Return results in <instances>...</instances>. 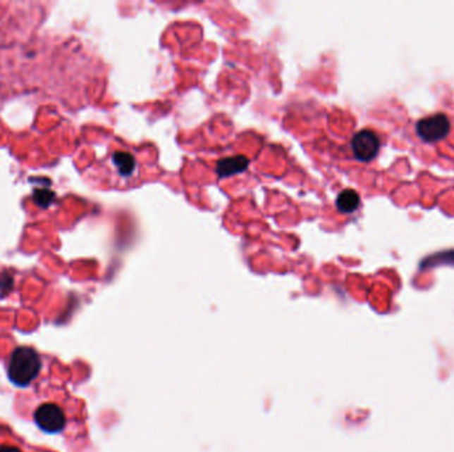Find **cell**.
Returning <instances> with one entry per match:
<instances>
[{"instance_id":"obj_1","label":"cell","mask_w":454,"mask_h":452,"mask_svg":"<svg viewBox=\"0 0 454 452\" xmlns=\"http://www.w3.org/2000/svg\"><path fill=\"white\" fill-rule=\"evenodd\" d=\"M42 370L40 356L34 348L20 346L12 353L8 363V378L12 384L25 387L34 381Z\"/></svg>"},{"instance_id":"obj_2","label":"cell","mask_w":454,"mask_h":452,"mask_svg":"<svg viewBox=\"0 0 454 452\" xmlns=\"http://www.w3.org/2000/svg\"><path fill=\"white\" fill-rule=\"evenodd\" d=\"M450 121L448 115L443 113H436L421 118L416 124V133L427 144L440 142L449 136Z\"/></svg>"},{"instance_id":"obj_3","label":"cell","mask_w":454,"mask_h":452,"mask_svg":"<svg viewBox=\"0 0 454 452\" xmlns=\"http://www.w3.org/2000/svg\"><path fill=\"white\" fill-rule=\"evenodd\" d=\"M35 423L47 434H57L66 427V414L55 403H44L35 411Z\"/></svg>"},{"instance_id":"obj_4","label":"cell","mask_w":454,"mask_h":452,"mask_svg":"<svg viewBox=\"0 0 454 452\" xmlns=\"http://www.w3.org/2000/svg\"><path fill=\"white\" fill-rule=\"evenodd\" d=\"M355 158L360 162H369L376 158L380 151V138L375 132L364 129L357 132L351 141Z\"/></svg>"},{"instance_id":"obj_5","label":"cell","mask_w":454,"mask_h":452,"mask_svg":"<svg viewBox=\"0 0 454 452\" xmlns=\"http://www.w3.org/2000/svg\"><path fill=\"white\" fill-rule=\"evenodd\" d=\"M249 166V159L246 157H228L226 159H221L216 163V174L221 178H226L235 175L238 172H242L247 169Z\"/></svg>"},{"instance_id":"obj_6","label":"cell","mask_w":454,"mask_h":452,"mask_svg":"<svg viewBox=\"0 0 454 452\" xmlns=\"http://www.w3.org/2000/svg\"><path fill=\"white\" fill-rule=\"evenodd\" d=\"M360 206V196L355 190H344L336 199V208L343 214H352Z\"/></svg>"},{"instance_id":"obj_7","label":"cell","mask_w":454,"mask_h":452,"mask_svg":"<svg viewBox=\"0 0 454 452\" xmlns=\"http://www.w3.org/2000/svg\"><path fill=\"white\" fill-rule=\"evenodd\" d=\"M114 163L117 166L120 175L123 177H130L136 170V159L130 153L125 151L114 153Z\"/></svg>"},{"instance_id":"obj_8","label":"cell","mask_w":454,"mask_h":452,"mask_svg":"<svg viewBox=\"0 0 454 452\" xmlns=\"http://www.w3.org/2000/svg\"><path fill=\"white\" fill-rule=\"evenodd\" d=\"M55 198V194L49 190H36L34 192V201L43 208H47L49 204L52 203V199Z\"/></svg>"},{"instance_id":"obj_9","label":"cell","mask_w":454,"mask_h":452,"mask_svg":"<svg viewBox=\"0 0 454 452\" xmlns=\"http://www.w3.org/2000/svg\"><path fill=\"white\" fill-rule=\"evenodd\" d=\"M0 452H22L18 447L13 446H1L0 447Z\"/></svg>"}]
</instances>
